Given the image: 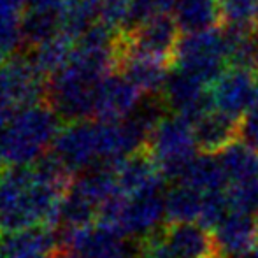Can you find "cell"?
I'll return each instance as SVG.
<instances>
[{
	"instance_id": "obj_1",
	"label": "cell",
	"mask_w": 258,
	"mask_h": 258,
	"mask_svg": "<svg viewBox=\"0 0 258 258\" xmlns=\"http://www.w3.org/2000/svg\"><path fill=\"white\" fill-rule=\"evenodd\" d=\"M71 186V172L53 156L0 172V234L53 230Z\"/></svg>"
},
{
	"instance_id": "obj_2",
	"label": "cell",
	"mask_w": 258,
	"mask_h": 258,
	"mask_svg": "<svg viewBox=\"0 0 258 258\" xmlns=\"http://www.w3.org/2000/svg\"><path fill=\"white\" fill-rule=\"evenodd\" d=\"M163 179H181L197 156V144L194 137V125L181 116H169L158 123L148 143Z\"/></svg>"
},
{
	"instance_id": "obj_3",
	"label": "cell",
	"mask_w": 258,
	"mask_h": 258,
	"mask_svg": "<svg viewBox=\"0 0 258 258\" xmlns=\"http://www.w3.org/2000/svg\"><path fill=\"white\" fill-rule=\"evenodd\" d=\"M53 134L54 121L48 112H25L0 132V156L13 167L32 165Z\"/></svg>"
},
{
	"instance_id": "obj_4",
	"label": "cell",
	"mask_w": 258,
	"mask_h": 258,
	"mask_svg": "<svg viewBox=\"0 0 258 258\" xmlns=\"http://www.w3.org/2000/svg\"><path fill=\"white\" fill-rule=\"evenodd\" d=\"M174 63L177 65L176 69L211 86L227 71L225 65H228L223 32L209 30L184 35L179 42Z\"/></svg>"
},
{
	"instance_id": "obj_5",
	"label": "cell",
	"mask_w": 258,
	"mask_h": 258,
	"mask_svg": "<svg viewBox=\"0 0 258 258\" xmlns=\"http://www.w3.org/2000/svg\"><path fill=\"white\" fill-rule=\"evenodd\" d=\"M65 251L74 258H139L125 237L100 223L61 232Z\"/></svg>"
},
{
	"instance_id": "obj_6",
	"label": "cell",
	"mask_w": 258,
	"mask_h": 258,
	"mask_svg": "<svg viewBox=\"0 0 258 258\" xmlns=\"http://www.w3.org/2000/svg\"><path fill=\"white\" fill-rule=\"evenodd\" d=\"M162 92V99L165 100L167 107L172 109L174 114L184 118L191 125L214 109L211 102L209 86L179 69L169 72Z\"/></svg>"
},
{
	"instance_id": "obj_7",
	"label": "cell",
	"mask_w": 258,
	"mask_h": 258,
	"mask_svg": "<svg viewBox=\"0 0 258 258\" xmlns=\"http://www.w3.org/2000/svg\"><path fill=\"white\" fill-rule=\"evenodd\" d=\"M256 90L258 81L255 74L227 67V71L209 86V95L216 111L241 119V116L251 107Z\"/></svg>"
},
{
	"instance_id": "obj_8",
	"label": "cell",
	"mask_w": 258,
	"mask_h": 258,
	"mask_svg": "<svg viewBox=\"0 0 258 258\" xmlns=\"http://www.w3.org/2000/svg\"><path fill=\"white\" fill-rule=\"evenodd\" d=\"M112 172H114L118 191L123 197L156 195L163 181L162 172L148 148L137 151L112 167Z\"/></svg>"
},
{
	"instance_id": "obj_9",
	"label": "cell",
	"mask_w": 258,
	"mask_h": 258,
	"mask_svg": "<svg viewBox=\"0 0 258 258\" xmlns=\"http://www.w3.org/2000/svg\"><path fill=\"white\" fill-rule=\"evenodd\" d=\"M181 30L174 16H156L139 25L134 37L132 49L137 54L160 61H174L181 42Z\"/></svg>"
},
{
	"instance_id": "obj_10",
	"label": "cell",
	"mask_w": 258,
	"mask_h": 258,
	"mask_svg": "<svg viewBox=\"0 0 258 258\" xmlns=\"http://www.w3.org/2000/svg\"><path fill=\"white\" fill-rule=\"evenodd\" d=\"M160 234L181 258H227L218 248L214 234L199 223H167Z\"/></svg>"
},
{
	"instance_id": "obj_11",
	"label": "cell",
	"mask_w": 258,
	"mask_h": 258,
	"mask_svg": "<svg viewBox=\"0 0 258 258\" xmlns=\"http://www.w3.org/2000/svg\"><path fill=\"white\" fill-rule=\"evenodd\" d=\"M241 119L220 112L216 109L202 116L194 123V137L197 150L202 155H220L239 139Z\"/></svg>"
},
{
	"instance_id": "obj_12",
	"label": "cell",
	"mask_w": 258,
	"mask_h": 258,
	"mask_svg": "<svg viewBox=\"0 0 258 258\" xmlns=\"http://www.w3.org/2000/svg\"><path fill=\"white\" fill-rule=\"evenodd\" d=\"M214 239L227 258H244L258 239V218L230 211L214 230Z\"/></svg>"
},
{
	"instance_id": "obj_13",
	"label": "cell",
	"mask_w": 258,
	"mask_h": 258,
	"mask_svg": "<svg viewBox=\"0 0 258 258\" xmlns=\"http://www.w3.org/2000/svg\"><path fill=\"white\" fill-rule=\"evenodd\" d=\"M60 237L49 228L0 234V258H42L56 255Z\"/></svg>"
},
{
	"instance_id": "obj_14",
	"label": "cell",
	"mask_w": 258,
	"mask_h": 258,
	"mask_svg": "<svg viewBox=\"0 0 258 258\" xmlns=\"http://www.w3.org/2000/svg\"><path fill=\"white\" fill-rule=\"evenodd\" d=\"M174 20L184 35L218 30L223 23L221 0H177Z\"/></svg>"
},
{
	"instance_id": "obj_15",
	"label": "cell",
	"mask_w": 258,
	"mask_h": 258,
	"mask_svg": "<svg viewBox=\"0 0 258 258\" xmlns=\"http://www.w3.org/2000/svg\"><path fill=\"white\" fill-rule=\"evenodd\" d=\"M183 184L201 191L202 195L225 191L228 188V179L220 165V160L213 155H197L186 167Z\"/></svg>"
},
{
	"instance_id": "obj_16",
	"label": "cell",
	"mask_w": 258,
	"mask_h": 258,
	"mask_svg": "<svg viewBox=\"0 0 258 258\" xmlns=\"http://www.w3.org/2000/svg\"><path fill=\"white\" fill-rule=\"evenodd\" d=\"M139 104V88L126 79L109 81L97 97L95 111L105 119H116L132 112Z\"/></svg>"
},
{
	"instance_id": "obj_17",
	"label": "cell",
	"mask_w": 258,
	"mask_h": 258,
	"mask_svg": "<svg viewBox=\"0 0 258 258\" xmlns=\"http://www.w3.org/2000/svg\"><path fill=\"white\" fill-rule=\"evenodd\" d=\"M220 165L230 183L258 179V151L244 143H234L218 155Z\"/></svg>"
},
{
	"instance_id": "obj_18",
	"label": "cell",
	"mask_w": 258,
	"mask_h": 258,
	"mask_svg": "<svg viewBox=\"0 0 258 258\" xmlns=\"http://www.w3.org/2000/svg\"><path fill=\"white\" fill-rule=\"evenodd\" d=\"M126 78L136 88L146 90V92H158L165 86L169 71H167L165 61L132 53L126 61Z\"/></svg>"
},
{
	"instance_id": "obj_19",
	"label": "cell",
	"mask_w": 258,
	"mask_h": 258,
	"mask_svg": "<svg viewBox=\"0 0 258 258\" xmlns=\"http://www.w3.org/2000/svg\"><path fill=\"white\" fill-rule=\"evenodd\" d=\"M204 195L186 184L174 186L165 197L167 223H194L201 218Z\"/></svg>"
},
{
	"instance_id": "obj_20",
	"label": "cell",
	"mask_w": 258,
	"mask_h": 258,
	"mask_svg": "<svg viewBox=\"0 0 258 258\" xmlns=\"http://www.w3.org/2000/svg\"><path fill=\"white\" fill-rule=\"evenodd\" d=\"M230 211L258 218V179L230 183L227 188Z\"/></svg>"
},
{
	"instance_id": "obj_21",
	"label": "cell",
	"mask_w": 258,
	"mask_h": 258,
	"mask_svg": "<svg viewBox=\"0 0 258 258\" xmlns=\"http://www.w3.org/2000/svg\"><path fill=\"white\" fill-rule=\"evenodd\" d=\"M221 13L228 27H258V0H221Z\"/></svg>"
},
{
	"instance_id": "obj_22",
	"label": "cell",
	"mask_w": 258,
	"mask_h": 258,
	"mask_svg": "<svg viewBox=\"0 0 258 258\" xmlns=\"http://www.w3.org/2000/svg\"><path fill=\"white\" fill-rule=\"evenodd\" d=\"M230 213V206H228L227 190L216 191V194H207L204 195V204H202V213L199 218V225L207 228H214L216 230L218 225L225 220Z\"/></svg>"
},
{
	"instance_id": "obj_23",
	"label": "cell",
	"mask_w": 258,
	"mask_h": 258,
	"mask_svg": "<svg viewBox=\"0 0 258 258\" xmlns=\"http://www.w3.org/2000/svg\"><path fill=\"white\" fill-rule=\"evenodd\" d=\"M177 0H130L128 20L132 23L143 25L144 21L156 16H163L174 9Z\"/></svg>"
},
{
	"instance_id": "obj_24",
	"label": "cell",
	"mask_w": 258,
	"mask_h": 258,
	"mask_svg": "<svg viewBox=\"0 0 258 258\" xmlns=\"http://www.w3.org/2000/svg\"><path fill=\"white\" fill-rule=\"evenodd\" d=\"M137 255H139V258H181L163 241L162 234H160V228L141 239L139 248H137Z\"/></svg>"
},
{
	"instance_id": "obj_25",
	"label": "cell",
	"mask_w": 258,
	"mask_h": 258,
	"mask_svg": "<svg viewBox=\"0 0 258 258\" xmlns=\"http://www.w3.org/2000/svg\"><path fill=\"white\" fill-rule=\"evenodd\" d=\"M239 139L246 146L258 151V90L251 107L239 121Z\"/></svg>"
},
{
	"instance_id": "obj_26",
	"label": "cell",
	"mask_w": 258,
	"mask_h": 258,
	"mask_svg": "<svg viewBox=\"0 0 258 258\" xmlns=\"http://www.w3.org/2000/svg\"><path fill=\"white\" fill-rule=\"evenodd\" d=\"M0 163H2V156H0Z\"/></svg>"
}]
</instances>
